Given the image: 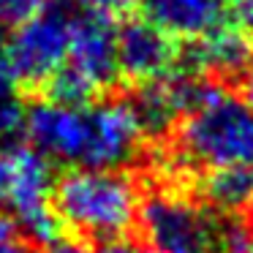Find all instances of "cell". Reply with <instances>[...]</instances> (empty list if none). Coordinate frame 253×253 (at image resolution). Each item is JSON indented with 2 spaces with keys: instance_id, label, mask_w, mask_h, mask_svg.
<instances>
[{
  "instance_id": "11",
  "label": "cell",
  "mask_w": 253,
  "mask_h": 253,
  "mask_svg": "<svg viewBox=\"0 0 253 253\" xmlns=\"http://www.w3.org/2000/svg\"><path fill=\"white\" fill-rule=\"evenodd\" d=\"M202 193L215 210L237 215L253 199L251 169H210L202 180Z\"/></svg>"
},
{
  "instance_id": "3",
  "label": "cell",
  "mask_w": 253,
  "mask_h": 253,
  "mask_svg": "<svg viewBox=\"0 0 253 253\" xmlns=\"http://www.w3.org/2000/svg\"><path fill=\"white\" fill-rule=\"evenodd\" d=\"M120 77L117 66V28L109 17L82 11L71 17L66 66L52 77L46 93L68 106H87Z\"/></svg>"
},
{
  "instance_id": "8",
  "label": "cell",
  "mask_w": 253,
  "mask_h": 253,
  "mask_svg": "<svg viewBox=\"0 0 253 253\" xmlns=\"http://www.w3.org/2000/svg\"><path fill=\"white\" fill-rule=\"evenodd\" d=\"M180 60L174 39L155 28L150 19H128L117 30V66L126 79L136 84L169 77L171 66Z\"/></svg>"
},
{
  "instance_id": "9",
  "label": "cell",
  "mask_w": 253,
  "mask_h": 253,
  "mask_svg": "<svg viewBox=\"0 0 253 253\" xmlns=\"http://www.w3.org/2000/svg\"><path fill=\"white\" fill-rule=\"evenodd\" d=\"M144 19L174 41H193L231 22L229 0H142Z\"/></svg>"
},
{
  "instance_id": "12",
  "label": "cell",
  "mask_w": 253,
  "mask_h": 253,
  "mask_svg": "<svg viewBox=\"0 0 253 253\" xmlns=\"http://www.w3.org/2000/svg\"><path fill=\"white\" fill-rule=\"evenodd\" d=\"M28 123V104L22 101L19 87L3 74L0 77V150L14 147L25 133Z\"/></svg>"
},
{
  "instance_id": "1",
  "label": "cell",
  "mask_w": 253,
  "mask_h": 253,
  "mask_svg": "<svg viewBox=\"0 0 253 253\" xmlns=\"http://www.w3.org/2000/svg\"><path fill=\"white\" fill-rule=\"evenodd\" d=\"M55 215L84 240L120 242L139 223L142 193L123 169L74 166L55 182Z\"/></svg>"
},
{
  "instance_id": "15",
  "label": "cell",
  "mask_w": 253,
  "mask_h": 253,
  "mask_svg": "<svg viewBox=\"0 0 253 253\" xmlns=\"http://www.w3.org/2000/svg\"><path fill=\"white\" fill-rule=\"evenodd\" d=\"M44 6V0H0V25H17Z\"/></svg>"
},
{
  "instance_id": "20",
  "label": "cell",
  "mask_w": 253,
  "mask_h": 253,
  "mask_svg": "<svg viewBox=\"0 0 253 253\" xmlns=\"http://www.w3.org/2000/svg\"><path fill=\"white\" fill-rule=\"evenodd\" d=\"M104 253H155L144 245H131V242H112Z\"/></svg>"
},
{
  "instance_id": "5",
  "label": "cell",
  "mask_w": 253,
  "mask_h": 253,
  "mask_svg": "<svg viewBox=\"0 0 253 253\" xmlns=\"http://www.w3.org/2000/svg\"><path fill=\"white\" fill-rule=\"evenodd\" d=\"M68 39L71 17L57 6H41L6 39V77L17 87H46L66 66Z\"/></svg>"
},
{
  "instance_id": "21",
  "label": "cell",
  "mask_w": 253,
  "mask_h": 253,
  "mask_svg": "<svg viewBox=\"0 0 253 253\" xmlns=\"http://www.w3.org/2000/svg\"><path fill=\"white\" fill-rule=\"evenodd\" d=\"M3 63H6V30H3V25H0V77L6 74Z\"/></svg>"
},
{
  "instance_id": "10",
  "label": "cell",
  "mask_w": 253,
  "mask_h": 253,
  "mask_svg": "<svg viewBox=\"0 0 253 253\" xmlns=\"http://www.w3.org/2000/svg\"><path fill=\"white\" fill-rule=\"evenodd\" d=\"M182 60L196 77L242 74V68L253 60V36L245 28L229 22L226 28L188 44Z\"/></svg>"
},
{
  "instance_id": "16",
  "label": "cell",
  "mask_w": 253,
  "mask_h": 253,
  "mask_svg": "<svg viewBox=\"0 0 253 253\" xmlns=\"http://www.w3.org/2000/svg\"><path fill=\"white\" fill-rule=\"evenodd\" d=\"M82 3L87 6V11H95V14H101V17L115 19V17L131 14L142 0H82Z\"/></svg>"
},
{
  "instance_id": "14",
  "label": "cell",
  "mask_w": 253,
  "mask_h": 253,
  "mask_svg": "<svg viewBox=\"0 0 253 253\" xmlns=\"http://www.w3.org/2000/svg\"><path fill=\"white\" fill-rule=\"evenodd\" d=\"M0 253H33V242L8 215H0Z\"/></svg>"
},
{
  "instance_id": "6",
  "label": "cell",
  "mask_w": 253,
  "mask_h": 253,
  "mask_svg": "<svg viewBox=\"0 0 253 253\" xmlns=\"http://www.w3.org/2000/svg\"><path fill=\"white\" fill-rule=\"evenodd\" d=\"M139 231L155 253H215L218 218L177 191H155L142 202Z\"/></svg>"
},
{
  "instance_id": "19",
  "label": "cell",
  "mask_w": 253,
  "mask_h": 253,
  "mask_svg": "<svg viewBox=\"0 0 253 253\" xmlns=\"http://www.w3.org/2000/svg\"><path fill=\"white\" fill-rule=\"evenodd\" d=\"M240 93H242V104L248 109H253V60L240 74Z\"/></svg>"
},
{
  "instance_id": "7",
  "label": "cell",
  "mask_w": 253,
  "mask_h": 253,
  "mask_svg": "<svg viewBox=\"0 0 253 253\" xmlns=\"http://www.w3.org/2000/svg\"><path fill=\"white\" fill-rule=\"evenodd\" d=\"M25 136L30 147L39 150L46 161L66 166H90L93 153V115L87 106H68L44 98L28 106Z\"/></svg>"
},
{
  "instance_id": "2",
  "label": "cell",
  "mask_w": 253,
  "mask_h": 253,
  "mask_svg": "<svg viewBox=\"0 0 253 253\" xmlns=\"http://www.w3.org/2000/svg\"><path fill=\"white\" fill-rule=\"evenodd\" d=\"M180 155L202 169L253 171V109L220 84H212L204 101L180 120Z\"/></svg>"
},
{
  "instance_id": "13",
  "label": "cell",
  "mask_w": 253,
  "mask_h": 253,
  "mask_svg": "<svg viewBox=\"0 0 253 253\" xmlns=\"http://www.w3.org/2000/svg\"><path fill=\"white\" fill-rule=\"evenodd\" d=\"M215 253H253V220L237 215H226L218 220Z\"/></svg>"
},
{
  "instance_id": "22",
  "label": "cell",
  "mask_w": 253,
  "mask_h": 253,
  "mask_svg": "<svg viewBox=\"0 0 253 253\" xmlns=\"http://www.w3.org/2000/svg\"><path fill=\"white\" fill-rule=\"evenodd\" d=\"M251 202H253V199H251Z\"/></svg>"
},
{
  "instance_id": "4",
  "label": "cell",
  "mask_w": 253,
  "mask_h": 253,
  "mask_svg": "<svg viewBox=\"0 0 253 253\" xmlns=\"http://www.w3.org/2000/svg\"><path fill=\"white\" fill-rule=\"evenodd\" d=\"M52 161L33 147L0 150V207L22 229L30 242L49 245L57 240L60 220L55 215Z\"/></svg>"
},
{
  "instance_id": "17",
  "label": "cell",
  "mask_w": 253,
  "mask_h": 253,
  "mask_svg": "<svg viewBox=\"0 0 253 253\" xmlns=\"http://www.w3.org/2000/svg\"><path fill=\"white\" fill-rule=\"evenodd\" d=\"M229 11L240 22V28L253 36V0H229Z\"/></svg>"
},
{
  "instance_id": "18",
  "label": "cell",
  "mask_w": 253,
  "mask_h": 253,
  "mask_svg": "<svg viewBox=\"0 0 253 253\" xmlns=\"http://www.w3.org/2000/svg\"><path fill=\"white\" fill-rule=\"evenodd\" d=\"M46 253H95V248H90L87 242H82V240H60L57 237L55 242H49L46 245Z\"/></svg>"
}]
</instances>
